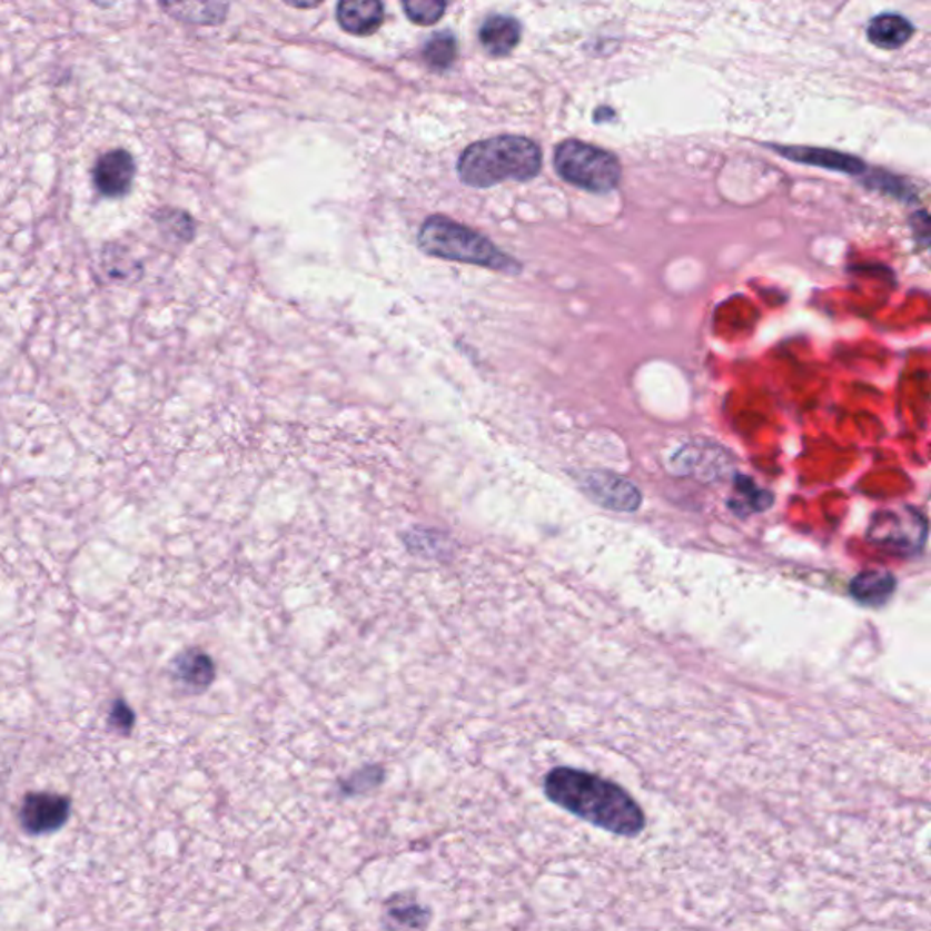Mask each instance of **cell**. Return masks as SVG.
Here are the masks:
<instances>
[{
	"mask_svg": "<svg viewBox=\"0 0 931 931\" xmlns=\"http://www.w3.org/2000/svg\"><path fill=\"white\" fill-rule=\"evenodd\" d=\"M546 798L575 818L621 836H637L646 826L643 808L608 779L558 766L544 779Z\"/></svg>",
	"mask_w": 931,
	"mask_h": 931,
	"instance_id": "obj_1",
	"label": "cell"
},
{
	"mask_svg": "<svg viewBox=\"0 0 931 931\" xmlns=\"http://www.w3.org/2000/svg\"><path fill=\"white\" fill-rule=\"evenodd\" d=\"M543 168V153L532 139L498 135L469 145L458 159V177L472 188H492L504 180H532Z\"/></svg>",
	"mask_w": 931,
	"mask_h": 931,
	"instance_id": "obj_2",
	"label": "cell"
},
{
	"mask_svg": "<svg viewBox=\"0 0 931 931\" xmlns=\"http://www.w3.org/2000/svg\"><path fill=\"white\" fill-rule=\"evenodd\" d=\"M418 245L438 259L484 266L504 274L521 271L517 260L501 251L492 240L448 217L435 215L426 219L418 234Z\"/></svg>",
	"mask_w": 931,
	"mask_h": 931,
	"instance_id": "obj_3",
	"label": "cell"
},
{
	"mask_svg": "<svg viewBox=\"0 0 931 931\" xmlns=\"http://www.w3.org/2000/svg\"><path fill=\"white\" fill-rule=\"evenodd\" d=\"M553 162L566 182L592 194L615 190L623 177V168L615 155L581 140L561 142Z\"/></svg>",
	"mask_w": 931,
	"mask_h": 931,
	"instance_id": "obj_4",
	"label": "cell"
},
{
	"mask_svg": "<svg viewBox=\"0 0 931 931\" xmlns=\"http://www.w3.org/2000/svg\"><path fill=\"white\" fill-rule=\"evenodd\" d=\"M70 799L59 793L33 792L26 795L20 804L19 822L30 835L53 833L65 826L70 819Z\"/></svg>",
	"mask_w": 931,
	"mask_h": 931,
	"instance_id": "obj_5",
	"label": "cell"
},
{
	"mask_svg": "<svg viewBox=\"0 0 931 931\" xmlns=\"http://www.w3.org/2000/svg\"><path fill=\"white\" fill-rule=\"evenodd\" d=\"M135 175H137V162L133 155L125 148H117V150L100 155L91 171L96 190L108 199H120L130 194Z\"/></svg>",
	"mask_w": 931,
	"mask_h": 931,
	"instance_id": "obj_6",
	"label": "cell"
},
{
	"mask_svg": "<svg viewBox=\"0 0 931 931\" xmlns=\"http://www.w3.org/2000/svg\"><path fill=\"white\" fill-rule=\"evenodd\" d=\"M170 672L175 683L186 692L202 693L214 683L215 664L208 653L190 647L171 661Z\"/></svg>",
	"mask_w": 931,
	"mask_h": 931,
	"instance_id": "obj_7",
	"label": "cell"
},
{
	"mask_svg": "<svg viewBox=\"0 0 931 931\" xmlns=\"http://www.w3.org/2000/svg\"><path fill=\"white\" fill-rule=\"evenodd\" d=\"M337 20L351 36H372L384 22V6L377 0H344L337 6Z\"/></svg>",
	"mask_w": 931,
	"mask_h": 931,
	"instance_id": "obj_8",
	"label": "cell"
},
{
	"mask_svg": "<svg viewBox=\"0 0 931 931\" xmlns=\"http://www.w3.org/2000/svg\"><path fill=\"white\" fill-rule=\"evenodd\" d=\"M478 37L489 56L506 57L517 48L521 40V24L514 17L492 16L484 20Z\"/></svg>",
	"mask_w": 931,
	"mask_h": 931,
	"instance_id": "obj_9",
	"label": "cell"
},
{
	"mask_svg": "<svg viewBox=\"0 0 931 931\" xmlns=\"http://www.w3.org/2000/svg\"><path fill=\"white\" fill-rule=\"evenodd\" d=\"M913 33H915V28L912 22L907 17L897 16V13H882L870 20L868 24V39L876 48H884V50L901 48L912 39Z\"/></svg>",
	"mask_w": 931,
	"mask_h": 931,
	"instance_id": "obj_10",
	"label": "cell"
},
{
	"mask_svg": "<svg viewBox=\"0 0 931 931\" xmlns=\"http://www.w3.org/2000/svg\"><path fill=\"white\" fill-rule=\"evenodd\" d=\"M893 590H895V578L890 573L866 572L861 573L859 577L853 578L852 593L853 597L862 604H870V606H881L887 603L888 598L892 597Z\"/></svg>",
	"mask_w": 931,
	"mask_h": 931,
	"instance_id": "obj_11",
	"label": "cell"
},
{
	"mask_svg": "<svg viewBox=\"0 0 931 931\" xmlns=\"http://www.w3.org/2000/svg\"><path fill=\"white\" fill-rule=\"evenodd\" d=\"M162 10L168 11L174 19L185 20L191 24H219L225 19L228 6L226 4H160Z\"/></svg>",
	"mask_w": 931,
	"mask_h": 931,
	"instance_id": "obj_12",
	"label": "cell"
},
{
	"mask_svg": "<svg viewBox=\"0 0 931 931\" xmlns=\"http://www.w3.org/2000/svg\"><path fill=\"white\" fill-rule=\"evenodd\" d=\"M457 39H455L454 33L440 31V33L429 37L428 42L424 46L423 56L435 70H446L457 59Z\"/></svg>",
	"mask_w": 931,
	"mask_h": 931,
	"instance_id": "obj_13",
	"label": "cell"
},
{
	"mask_svg": "<svg viewBox=\"0 0 931 931\" xmlns=\"http://www.w3.org/2000/svg\"><path fill=\"white\" fill-rule=\"evenodd\" d=\"M781 153L788 155V157H792L799 162L826 166L832 170H844L850 171V174H856L862 168L861 160L852 159L846 155L833 153V151H822L824 157H821V150H801V148H798V150H781Z\"/></svg>",
	"mask_w": 931,
	"mask_h": 931,
	"instance_id": "obj_14",
	"label": "cell"
},
{
	"mask_svg": "<svg viewBox=\"0 0 931 931\" xmlns=\"http://www.w3.org/2000/svg\"><path fill=\"white\" fill-rule=\"evenodd\" d=\"M388 921L403 930L424 931L429 924V910L414 901H388Z\"/></svg>",
	"mask_w": 931,
	"mask_h": 931,
	"instance_id": "obj_15",
	"label": "cell"
},
{
	"mask_svg": "<svg viewBox=\"0 0 931 931\" xmlns=\"http://www.w3.org/2000/svg\"><path fill=\"white\" fill-rule=\"evenodd\" d=\"M153 219L160 228L175 235V237H179L180 240H191V237H194V220L185 211L170 208L159 209Z\"/></svg>",
	"mask_w": 931,
	"mask_h": 931,
	"instance_id": "obj_16",
	"label": "cell"
},
{
	"mask_svg": "<svg viewBox=\"0 0 931 931\" xmlns=\"http://www.w3.org/2000/svg\"><path fill=\"white\" fill-rule=\"evenodd\" d=\"M403 8L415 24L432 26L440 20L448 4L443 0H408L404 2Z\"/></svg>",
	"mask_w": 931,
	"mask_h": 931,
	"instance_id": "obj_17",
	"label": "cell"
},
{
	"mask_svg": "<svg viewBox=\"0 0 931 931\" xmlns=\"http://www.w3.org/2000/svg\"><path fill=\"white\" fill-rule=\"evenodd\" d=\"M108 724H110L111 730L113 732L128 733L133 730L135 724V713L126 701L119 699V701H115L111 704L110 715H108Z\"/></svg>",
	"mask_w": 931,
	"mask_h": 931,
	"instance_id": "obj_18",
	"label": "cell"
}]
</instances>
